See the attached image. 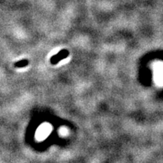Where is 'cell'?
Masks as SVG:
<instances>
[{
  "mask_svg": "<svg viewBox=\"0 0 163 163\" xmlns=\"http://www.w3.org/2000/svg\"><path fill=\"white\" fill-rule=\"evenodd\" d=\"M27 64H28L27 61L26 60H21V62L17 63V64H15V66H16V67H24V66H26Z\"/></svg>",
  "mask_w": 163,
  "mask_h": 163,
  "instance_id": "obj_1",
  "label": "cell"
}]
</instances>
